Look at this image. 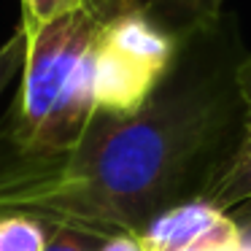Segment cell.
<instances>
[{"label": "cell", "instance_id": "4", "mask_svg": "<svg viewBox=\"0 0 251 251\" xmlns=\"http://www.w3.org/2000/svg\"><path fill=\"white\" fill-rule=\"evenodd\" d=\"M149 19L173 38L205 30L224 17V0H135Z\"/></svg>", "mask_w": 251, "mask_h": 251}, {"label": "cell", "instance_id": "1", "mask_svg": "<svg viewBox=\"0 0 251 251\" xmlns=\"http://www.w3.org/2000/svg\"><path fill=\"white\" fill-rule=\"evenodd\" d=\"M246 54L238 19L224 14L178 41L138 111L95 116L76 146L54 157L0 154V216L146 235L165 213L205 200L243 138L238 71Z\"/></svg>", "mask_w": 251, "mask_h": 251}, {"label": "cell", "instance_id": "5", "mask_svg": "<svg viewBox=\"0 0 251 251\" xmlns=\"http://www.w3.org/2000/svg\"><path fill=\"white\" fill-rule=\"evenodd\" d=\"M44 222L46 229V249L44 251H100L108 235L89 227H76L65 222Z\"/></svg>", "mask_w": 251, "mask_h": 251}, {"label": "cell", "instance_id": "7", "mask_svg": "<svg viewBox=\"0 0 251 251\" xmlns=\"http://www.w3.org/2000/svg\"><path fill=\"white\" fill-rule=\"evenodd\" d=\"M81 3L84 0H22V27L33 33V30L49 25L51 19L78 8Z\"/></svg>", "mask_w": 251, "mask_h": 251}, {"label": "cell", "instance_id": "6", "mask_svg": "<svg viewBox=\"0 0 251 251\" xmlns=\"http://www.w3.org/2000/svg\"><path fill=\"white\" fill-rule=\"evenodd\" d=\"M30 49V33L19 27L6 44L0 46V95L6 92V87L25 71V60H27Z\"/></svg>", "mask_w": 251, "mask_h": 251}, {"label": "cell", "instance_id": "9", "mask_svg": "<svg viewBox=\"0 0 251 251\" xmlns=\"http://www.w3.org/2000/svg\"><path fill=\"white\" fill-rule=\"evenodd\" d=\"M229 219H232L240 229H251V200H246L243 205L232 208V211H229Z\"/></svg>", "mask_w": 251, "mask_h": 251}, {"label": "cell", "instance_id": "8", "mask_svg": "<svg viewBox=\"0 0 251 251\" xmlns=\"http://www.w3.org/2000/svg\"><path fill=\"white\" fill-rule=\"evenodd\" d=\"M100 251H146V246H143L141 235L119 232V235H108Z\"/></svg>", "mask_w": 251, "mask_h": 251}, {"label": "cell", "instance_id": "2", "mask_svg": "<svg viewBox=\"0 0 251 251\" xmlns=\"http://www.w3.org/2000/svg\"><path fill=\"white\" fill-rule=\"evenodd\" d=\"M141 238L146 251H251V229H240L205 200L165 213Z\"/></svg>", "mask_w": 251, "mask_h": 251}, {"label": "cell", "instance_id": "3", "mask_svg": "<svg viewBox=\"0 0 251 251\" xmlns=\"http://www.w3.org/2000/svg\"><path fill=\"white\" fill-rule=\"evenodd\" d=\"M238 87H240L243 105H246L243 138H240L238 154L232 157L229 168L224 170V176L213 184V189L205 197V202H211L213 208H219L224 213H229L232 208L251 200V54H246V60L240 62Z\"/></svg>", "mask_w": 251, "mask_h": 251}]
</instances>
